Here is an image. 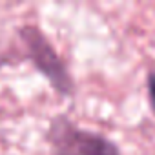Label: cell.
Here are the masks:
<instances>
[{"label":"cell","mask_w":155,"mask_h":155,"mask_svg":"<svg viewBox=\"0 0 155 155\" xmlns=\"http://www.w3.org/2000/svg\"><path fill=\"white\" fill-rule=\"evenodd\" d=\"M48 140L53 155H119V148L111 140L99 133L77 128L64 115L51 120Z\"/></svg>","instance_id":"1"},{"label":"cell","mask_w":155,"mask_h":155,"mask_svg":"<svg viewBox=\"0 0 155 155\" xmlns=\"http://www.w3.org/2000/svg\"><path fill=\"white\" fill-rule=\"evenodd\" d=\"M18 37L26 46L29 60L49 81L55 91L60 95H71L73 81L68 73V68L64 66V62L60 60L58 53L49 44V40L44 37V33L37 26H24L18 29Z\"/></svg>","instance_id":"2"},{"label":"cell","mask_w":155,"mask_h":155,"mask_svg":"<svg viewBox=\"0 0 155 155\" xmlns=\"http://www.w3.org/2000/svg\"><path fill=\"white\" fill-rule=\"evenodd\" d=\"M148 91H150V101H151V108L155 111V71L148 77Z\"/></svg>","instance_id":"3"}]
</instances>
